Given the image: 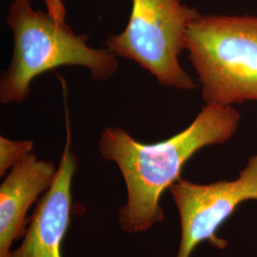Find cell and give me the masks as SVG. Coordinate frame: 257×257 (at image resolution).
<instances>
[{
  "label": "cell",
  "instance_id": "cell-1",
  "mask_svg": "<svg viewBox=\"0 0 257 257\" xmlns=\"http://www.w3.org/2000/svg\"><path fill=\"white\" fill-rule=\"evenodd\" d=\"M240 119L232 106L206 104L189 127L155 144L138 142L124 128H105L99 153L117 166L127 190V201L118 211L121 230L128 234L144 232L164 220L162 193L182 178L183 166L195 153L229 141Z\"/></svg>",
  "mask_w": 257,
  "mask_h": 257
},
{
  "label": "cell",
  "instance_id": "cell-2",
  "mask_svg": "<svg viewBox=\"0 0 257 257\" xmlns=\"http://www.w3.org/2000/svg\"><path fill=\"white\" fill-rule=\"evenodd\" d=\"M14 34V53L0 79V103H23L31 83L40 74L62 66L89 70L94 80L106 81L118 70V59L109 48L89 46L87 35H76L48 12L35 11L30 0H14L6 20Z\"/></svg>",
  "mask_w": 257,
  "mask_h": 257
},
{
  "label": "cell",
  "instance_id": "cell-3",
  "mask_svg": "<svg viewBox=\"0 0 257 257\" xmlns=\"http://www.w3.org/2000/svg\"><path fill=\"white\" fill-rule=\"evenodd\" d=\"M185 50L206 104L257 101V17L200 15L187 28Z\"/></svg>",
  "mask_w": 257,
  "mask_h": 257
},
{
  "label": "cell",
  "instance_id": "cell-4",
  "mask_svg": "<svg viewBox=\"0 0 257 257\" xmlns=\"http://www.w3.org/2000/svg\"><path fill=\"white\" fill-rule=\"evenodd\" d=\"M200 13L181 0H133L125 30L110 35L106 46L135 61L166 87L193 91L198 84L179 62L187 28Z\"/></svg>",
  "mask_w": 257,
  "mask_h": 257
},
{
  "label": "cell",
  "instance_id": "cell-5",
  "mask_svg": "<svg viewBox=\"0 0 257 257\" xmlns=\"http://www.w3.org/2000/svg\"><path fill=\"white\" fill-rule=\"evenodd\" d=\"M180 217L181 237L175 257H190L200 243L208 241L223 249L227 241L216 235L221 225L247 200H257V154L248 159L238 178L210 184L179 179L170 188Z\"/></svg>",
  "mask_w": 257,
  "mask_h": 257
},
{
  "label": "cell",
  "instance_id": "cell-6",
  "mask_svg": "<svg viewBox=\"0 0 257 257\" xmlns=\"http://www.w3.org/2000/svg\"><path fill=\"white\" fill-rule=\"evenodd\" d=\"M67 125L66 145L55 180L37 201L21 245L7 257H62L61 244L71 223L73 178L77 169V157L71 150L69 123Z\"/></svg>",
  "mask_w": 257,
  "mask_h": 257
},
{
  "label": "cell",
  "instance_id": "cell-7",
  "mask_svg": "<svg viewBox=\"0 0 257 257\" xmlns=\"http://www.w3.org/2000/svg\"><path fill=\"white\" fill-rule=\"evenodd\" d=\"M54 162L30 154L11 169L0 186V257H7L14 242L24 236L30 208L55 180Z\"/></svg>",
  "mask_w": 257,
  "mask_h": 257
},
{
  "label": "cell",
  "instance_id": "cell-8",
  "mask_svg": "<svg viewBox=\"0 0 257 257\" xmlns=\"http://www.w3.org/2000/svg\"><path fill=\"white\" fill-rule=\"evenodd\" d=\"M33 148L32 140L17 141L0 137V176H4L25 156L30 155Z\"/></svg>",
  "mask_w": 257,
  "mask_h": 257
},
{
  "label": "cell",
  "instance_id": "cell-9",
  "mask_svg": "<svg viewBox=\"0 0 257 257\" xmlns=\"http://www.w3.org/2000/svg\"><path fill=\"white\" fill-rule=\"evenodd\" d=\"M47 12L57 21L65 22L66 10L62 0H45Z\"/></svg>",
  "mask_w": 257,
  "mask_h": 257
}]
</instances>
